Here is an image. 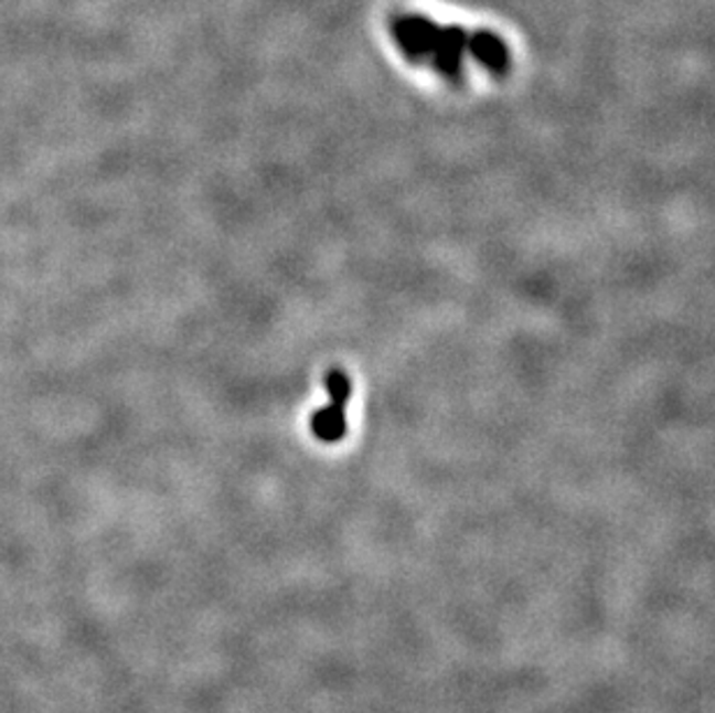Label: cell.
<instances>
[{
  "label": "cell",
  "mask_w": 715,
  "mask_h": 713,
  "mask_svg": "<svg viewBox=\"0 0 715 713\" xmlns=\"http://www.w3.org/2000/svg\"><path fill=\"white\" fill-rule=\"evenodd\" d=\"M392 35L405 56L428 61L447 79H459L470 33L459 26H440L424 14H398L392 19Z\"/></svg>",
  "instance_id": "6da1fadb"
},
{
  "label": "cell",
  "mask_w": 715,
  "mask_h": 713,
  "mask_svg": "<svg viewBox=\"0 0 715 713\" xmlns=\"http://www.w3.org/2000/svg\"><path fill=\"white\" fill-rule=\"evenodd\" d=\"M468 54L477 61L482 63L491 73H503L510 63V52H508V44L500 40L498 35L489 33V31H477L470 33V44H468Z\"/></svg>",
  "instance_id": "7a4b0ae2"
},
{
  "label": "cell",
  "mask_w": 715,
  "mask_h": 713,
  "mask_svg": "<svg viewBox=\"0 0 715 713\" xmlns=\"http://www.w3.org/2000/svg\"><path fill=\"white\" fill-rule=\"evenodd\" d=\"M343 403L331 401V406L320 408V413L313 417V432L322 440H339L345 434V413Z\"/></svg>",
  "instance_id": "3957f363"
}]
</instances>
